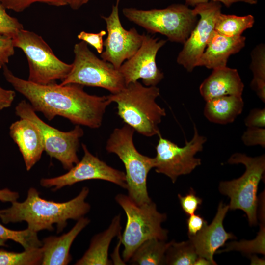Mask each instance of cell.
I'll list each match as a JSON object with an SVG mask.
<instances>
[{
	"label": "cell",
	"mask_w": 265,
	"mask_h": 265,
	"mask_svg": "<svg viewBox=\"0 0 265 265\" xmlns=\"http://www.w3.org/2000/svg\"><path fill=\"white\" fill-rule=\"evenodd\" d=\"M35 2H42L58 7L68 5L67 0H0V3L6 9L17 12L24 11Z\"/></svg>",
	"instance_id": "obj_31"
},
{
	"label": "cell",
	"mask_w": 265,
	"mask_h": 265,
	"mask_svg": "<svg viewBox=\"0 0 265 265\" xmlns=\"http://www.w3.org/2000/svg\"><path fill=\"white\" fill-rule=\"evenodd\" d=\"M13 39L0 34V69L8 63L15 53Z\"/></svg>",
	"instance_id": "obj_35"
},
{
	"label": "cell",
	"mask_w": 265,
	"mask_h": 265,
	"mask_svg": "<svg viewBox=\"0 0 265 265\" xmlns=\"http://www.w3.org/2000/svg\"><path fill=\"white\" fill-rule=\"evenodd\" d=\"M166 42V40L143 34L139 48L118 69L126 85L141 79L146 86H156L162 80L164 75L157 66L156 57Z\"/></svg>",
	"instance_id": "obj_15"
},
{
	"label": "cell",
	"mask_w": 265,
	"mask_h": 265,
	"mask_svg": "<svg viewBox=\"0 0 265 265\" xmlns=\"http://www.w3.org/2000/svg\"><path fill=\"white\" fill-rule=\"evenodd\" d=\"M244 123L247 127L265 128V108L252 109L245 119Z\"/></svg>",
	"instance_id": "obj_36"
},
{
	"label": "cell",
	"mask_w": 265,
	"mask_h": 265,
	"mask_svg": "<svg viewBox=\"0 0 265 265\" xmlns=\"http://www.w3.org/2000/svg\"><path fill=\"white\" fill-rule=\"evenodd\" d=\"M245 37L241 35L228 37L214 30L201 55L197 66L215 69L226 66L229 56L238 53L245 43Z\"/></svg>",
	"instance_id": "obj_18"
},
{
	"label": "cell",
	"mask_w": 265,
	"mask_h": 265,
	"mask_svg": "<svg viewBox=\"0 0 265 265\" xmlns=\"http://www.w3.org/2000/svg\"><path fill=\"white\" fill-rule=\"evenodd\" d=\"M121 215H116L109 227L93 238L87 250L75 264L76 265H110L108 249L113 238L121 234Z\"/></svg>",
	"instance_id": "obj_21"
},
{
	"label": "cell",
	"mask_w": 265,
	"mask_h": 265,
	"mask_svg": "<svg viewBox=\"0 0 265 265\" xmlns=\"http://www.w3.org/2000/svg\"><path fill=\"white\" fill-rule=\"evenodd\" d=\"M251 69L253 79L251 87L262 102H265V45H258L252 54Z\"/></svg>",
	"instance_id": "obj_26"
},
{
	"label": "cell",
	"mask_w": 265,
	"mask_h": 265,
	"mask_svg": "<svg viewBox=\"0 0 265 265\" xmlns=\"http://www.w3.org/2000/svg\"><path fill=\"white\" fill-rule=\"evenodd\" d=\"M254 18L251 15L238 16L220 13L216 20L214 30L228 37L240 36L242 32L252 27Z\"/></svg>",
	"instance_id": "obj_24"
},
{
	"label": "cell",
	"mask_w": 265,
	"mask_h": 265,
	"mask_svg": "<svg viewBox=\"0 0 265 265\" xmlns=\"http://www.w3.org/2000/svg\"><path fill=\"white\" fill-rule=\"evenodd\" d=\"M2 68L6 81L49 121L59 116L76 125L97 129L111 103L107 96L90 95L79 84H38L16 76L6 65Z\"/></svg>",
	"instance_id": "obj_1"
},
{
	"label": "cell",
	"mask_w": 265,
	"mask_h": 265,
	"mask_svg": "<svg viewBox=\"0 0 265 265\" xmlns=\"http://www.w3.org/2000/svg\"><path fill=\"white\" fill-rule=\"evenodd\" d=\"M14 46L26 55L29 67L28 80L40 85L64 80L71 71L72 64L60 60L42 37L22 29L12 38Z\"/></svg>",
	"instance_id": "obj_8"
},
{
	"label": "cell",
	"mask_w": 265,
	"mask_h": 265,
	"mask_svg": "<svg viewBox=\"0 0 265 265\" xmlns=\"http://www.w3.org/2000/svg\"><path fill=\"white\" fill-rule=\"evenodd\" d=\"M194 265H212V264L207 259L198 256L196 260Z\"/></svg>",
	"instance_id": "obj_43"
},
{
	"label": "cell",
	"mask_w": 265,
	"mask_h": 265,
	"mask_svg": "<svg viewBox=\"0 0 265 265\" xmlns=\"http://www.w3.org/2000/svg\"><path fill=\"white\" fill-rule=\"evenodd\" d=\"M178 197L182 210L188 215L194 214L202 203V199L196 195L192 188L186 195L179 194Z\"/></svg>",
	"instance_id": "obj_32"
},
{
	"label": "cell",
	"mask_w": 265,
	"mask_h": 265,
	"mask_svg": "<svg viewBox=\"0 0 265 265\" xmlns=\"http://www.w3.org/2000/svg\"><path fill=\"white\" fill-rule=\"evenodd\" d=\"M241 96L226 95L206 101L204 115L210 122L222 125L232 123L244 107Z\"/></svg>",
	"instance_id": "obj_22"
},
{
	"label": "cell",
	"mask_w": 265,
	"mask_h": 265,
	"mask_svg": "<svg viewBox=\"0 0 265 265\" xmlns=\"http://www.w3.org/2000/svg\"><path fill=\"white\" fill-rule=\"evenodd\" d=\"M84 155L80 161L74 165L66 173L53 178H43L40 185L57 190L67 186L89 180H102L127 188L125 173L114 169L92 155L84 144H82Z\"/></svg>",
	"instance_id": "obj_12"
},
{
	"label": "cell",
	"mask_w": 265,
	"mask_h": 265,
	"mask_svg": "<svg viewBox=\"0 0 265 265\" xmlns=\"http://www.w3.org/2000/svg\"><path fill=\"white\" fill-rule=\"evenodd\" d=\"M89 192V188L84 187L73 199L59 203L43 199L35 188H30L24 201L12 202L9 208L0 210V218L4 224L26 221L27 228L37 233L52 231L55 224L59 233L68 220H78L89 212L90 206L85 202Z\"/></svg>",
	"instance_id": "obj_2"
},
{
	"label": "cell",
	"mask_w": 265,
	"mask_h": 265,
	"mask_svg": "<svg viewBox=\"0 0 265 265\" xmlns=\"http://www.w3.org/2000/svg\"><path fill=\"white\" fill-rule=\"evenodd\" d=\"M210 1L219 2L227 7H230L233 3L239 2H245L250 4H255L257 3V0H185L186 6H191L194 7L200 4Z\"/></svg>",
	"instance_id": "obj_38"
},
{
	"label": "cell",
	"mask_w": 265,
	"mask_h": 265,
	"mask_svg": "<svg viewBox=\"0 0 265 265\" xmlns=\"http://www.w3.org/2000/svg\"><path fill=\"white\" fill-rule=\"evenodd\" d=\"M228 163L242 164L245 167V171L238 179L221 181L219 185V192L230 198L229 210L243 211L249 224L256 226L258 223L259 201L257 191L265 171V155L251 157L236 153L229 158Z\"/></svg>",
	"instance_id": "obj_6"
},
{
	"label": "cell",
	"mask_w": 265,
	"mask_h": 265,
	"mask_svg": "<svg viewBox=\"0 0 265 265\" xmlns=\"http://www.w3.org/2000/svg\"><path fill=\"white\" fill-rule=\"evenodd\" d=\"M198 257L189 239L180 242L172 240L165 253V265H194Z\"/></svg>",
	"instance_id": "obj_25"
},
{
	"label": "cell",
	"mask_w": 265,
	"mask_h": 265,
	"mask_svg": "<svg viewBox=\"0 0 265 265\" xmlns=\"http://www.w3.org/2000/svg\"><path fill=\"white\" fill-rule=\"evenodd\" d=\"M169 242L150 238L141 243L134 251L129 261L139 265H165V256Z\"/></svg>",
	"instance_id": "obj_23"
},
{
	"label": "cell",
	"mask_w": 265,
	"mask_h": 265,
	"mask_svg": "<svg viewBox=\"0 0 265 265\" xmlns=\"http://www.w3.org/2000/svg\"><path fill=\"white\" fill-rule=\"evenodd\" d=\"M229 210V205L220 202L211 223L195 235L188 236L198 256L207 259L212 265H217L213 256L218 249L224 246L228 240L237 238L232 233L227 232L223 226L224 219Z\"/></svg>",
	"instance_id": "obj_16"
},
{
	"label": "cell",
	"mask_w": 265,
	"mask_h": 265,
	"mask_svg": "<svg viewBox=\"0 0 265 265\" xmlns=\"http://www.w3.org/2000/svg\"><path fill=\"white\" fill-rule=\"evenodd\" d=\"M115 200L127 217L125 230L122 236H119L124 246V261H129L135 249L147 239L167 240L168 231L161 226L167 215L159 212L152 201L138 205L129 196L123 194H117Z\"/></svg>",
	"instance_id": "obj_4"
},
{
	"label": "cell",
	"mask_w": 265,
	"mask_h": 265,
	"mask_svg": "<svg viewBox=\"0 0 265 265\" xmlns=\"http://www.w3.org/2000/svg\"><path fill=\"white\" fill-rule=\"evenodd\" d=\"M135 130L125 124L115 129L106 143L108 153L117 155L126 170L128 196L138 205L151 202L147 187V178L154 167V158L140 153L135 148L133 136Z\"/></svg>",
	"instance_id": "obj_5"
},
{
	"label": "cell",
	"mask_w": 265,
	"mask_h": 265,
	"mask_svg": "<svg viewBox=\"0 0 265 265\" xmlns=\"http://www.w3.org/2000/svg\"><path fill=\"white\" fill-rule=\"evenodd\" d=\"M188 236H193L202 230L207 225V221L199 214L189 215L186 220Z\"/></svg>",
	"instance_id": "obj_37"
},
{
	"label": "cell",
	"mask_w": 265,
	"mask_h": 265,
	"mask_svg": "<svg viewBox=\"0 0 265 265\" xmlns=\"http://www.w3.org/2000/svg\"><path fill=\"white\" fill-rule=\"evenodd\" d=\"M91 0H67L68 5L73 10H78Z\"/></svg>",
	"instance_id": "obj_41"
},
{
	"label": "cell",
	"mask_w": 265,
	"mask_h": 265,
	"mask_svg": "<svg viewBox=\"0 0 265 265\" xmlns=\"http://www.w3.org/2000/svg\"><path fill=\"white\" fill-rule=\"evenodd\" d=\"M9 135L19 148L26 170H30L40 160L44 151L40 130L31 121L20 118L10 125Z\"/></svg>",
	"instance_id": "obj_17"
},
{
	"label": "cell",
	"mask_w": 265,
	"mask_h": 265,
	"mask_svg": "<svg viewBox=\"0 0 265 265\" xmlns=\"http://www.w3.org/2000/svg\"><path fill=\"white\" fill-rule=\"evenodd\" d=\"M241 138L246 146L260 145L263 148L265 147V128L247 127Z\"/></svg>",
	"instance_id": "obj_33"
},
{
	"label": "cell",
	"mask_w": 265,
	"mask_h": 265,
	"mask_svg": "<svg viewBox=\"0 0 265 265\" xmlns=\"http://www.w3.org/2000/svg\"><path fill=\"white\" fill-rule=\"evenodd\" d=\"M5 240L0 239V246H5Z\"/></svg>",
	"instance_id": "obj_44"
},
{
	"label": "cell",
	"mask_w": 265,
	"mask_h": 265,
	"mask_svg": "<svg viewBox=\"0 0 265 265\" xmlns=\"http://www.w3.org/2000/svg\"><path fill=\"white\" fill-rule=\"evenodd\" d=\"M194 130L192 138L189 141H186L183 147L163 138L160 134L159 135L154 168L157 173L169 177L173 183L180 176L190 173L201 164V159L195 158V155L202 151L207 138L199 134L195 125Z\"/></svg>",
	"instance_id": "obj_11"
},
{
	"label": "cell",
	"mask_w": 265,
	"mask_h": 265,
	"mask_svg": "<svg viewBox=\"0 0 265 265\" xmlns=\"http://www.w3.org/2000/svg\"><path fill=\"white\" fill-rule=\"evenodd\" d=\"M119 2L120 0H116L108 16H101L106 22L107 36L104 41L105 51L100 56L117 69L136 52L143 37L134 27L126 30L123 27L119 16Z\"/></svg>",
	"instance_id": "obj_13"
},
{
	"label": "cell",
	"mask_w": 265,
	"mask_h": 265,
	"mask_svg": "<svg viewBox=\"0 0 265 265\" xmlns=\"http://www.w3.org/2000/svg\"><path fill=\"white\" fill-rule=\"evenodd\" d=\"M90 220L82 217L74 227L61 236H50L42 242V265H66L72 260L70 249L79 234L89 223Z\"/></svg>",
	"instance_id": "obj_19"
},
{
	"label": "cell",
	"mask_w": 265,
	"mask_h": 265,
	"mask_svg": "<svg viewBox=\"0 0 265 265\" xmlns=\"http://www.w3.org/2000/svg\"><path fill=\"white\" fill-rule=\"evenodd\" d=\"M220 2L210 1L193 9L200 17L177 58V62L188 72L197 66L199 60L214 30L217 17L221 13Z\"/></svg>",
	"instance_id": "obj_14"
},
{
	"label": "cell",
	"mask_w": 265,
	"mask_h": 265,
	"mask_svg": "<svg viewBox=\"0 0 265 265\" xmlns=\"http://www.w3.org/2000/svg\"><path fill=\"white\" fill-rule=\"evenodd\" d=\"M260 230L256 238L251 240H242L232 241L225 244V248L217 250V253L231 251H239L250 255L252 253H260L265 255V219H260Z\"/></svg>",
	"instance_id": "obj_27"
},
{
	"label": "cell",
	"mask_w": 265,
	"mask_h": 265,
	"mask_svg": "<svg viewBox=\"0 0 265 265\" xmlns=\"http://www.w3.org/2000/svg\"><path fill=\"white\" fill-rule=\"evenodd\" d=\"M251 260L250 265H265V259L262 258H259L256 255H249Z\"/></svg>",
	"instance_id": "obj_42"
},
{
	"label": "cell",
	"mask_w": 265,
	"mask_h": 265,
	"mask_svg": "<svg viewBox=\"0 0 265 265\" xmlns=\"http://www.w3.org/2000/svg\"><path fill=\"white\" fill-rule=\"evenodd\" d=\"M75 58L72 67L60 84L73 83L82 86L98 87L111 94L119 92L126 84L118 69L108 62L99 58L81 41L74 47Z\"/></svg>",
	"instance_id": "obj_9"
},
{
	"label": "cell",
	"mask_w": 265,
	"mask_h": 265,
	"mask_svg": "<svg viewBox=\"0 0 265 265\" xmlns=\"http://www.w3.org/2000/svg\"><path fill=\"white\" fill-rule=\"evenodd\" d=\"M43 256L41 247L22 252L0 249V265H35L41 264Z\"/></svg>",
	"instance_id": "obj_28"
},
{
	"label": "cell",
	"mask_w": 265,
	"mask_h": 265,
	"mask_svg": "<svg viewBox=\"0 0 265 265\" xmlns=\"http://www.w3.org/2000/svg\"><path fill=\"white\" fill-rule=\"evenodd\" d=\"M16 96L15 92L0 86V110L11 106Z\"/></svg>",
	"instance_id": "obj_39"
},
{
	"label": "cell",
	"mask_w": 265,
	"mask_h": 265,
	"mask_svg": "<svg viewBox=\"0 0 265 265\" xmlns=\"http://www.w3.org/2000/svg\"><path fill=\"white\" fill-rule=\"evenodd\" d=\"M0 239L12 240L19 243L25 250L39 248L42 242L39 240L37 233L27 228L15 231L9 229L0 223Z\"/></svg>",
	"instance_id": "obj_29"
},
{
	"label": "cell",
	"mask_w": 265,
	"mask_h": 265,
	"mask_svg": "<svg viewBox=\"0 0 265 265\" xmlns=\"http://www.w3.org/2000/svg\"><path fill=\"white\" fill-rule=\"evenodd\" d=\"M19 193L12 191L8 188L0 190V201L2 202H10L11 203L18 199Z\"/></svg>",
	"instance_id": "obj_40"
},
{
	"label": "cell",
	"mask_w": 265,
	"mask_h": 265,
	"mask_svg": "<svg viewBox=\"0 0 265 265\" xmlns=\"http://www.w3.org/2000/svg\"><path fill=\"white\" fill-rule=\"evenodd\" d=\"M244 84L237 69L227 66L213 70L201 84L200 94L207 101L226 95L241 96Z\"/></svg>",
	"instance_id": "obj_20"
},
{
	"label": "cell",
	"mask_w": 265,
	"mask_h": 265,
	"mask_svg": "<svg viewBox=\"0 0 265 265\" xmlns=\"http://www.w3.org/2000/svg\"><path fill=\"white\" fill-rule=\"evenodd\" d=\"M159 95L156 86H144L136 81L107 97L111 103H116L118 115L126 124L151 137L160 134L159 125L166 115L165 110L156 102Z\"/></svg>",
	"instance_id": "obj_3"
},
{
	"label": "cell",
	"mask_w": 265,
	"mask_h": 265,
	"mask_svg": "<svg viewBox=\"0 0 265 265\" xmlns=\"http://www.w3.org/2000/svg\"><path fill=\"white\" fill-rule=\"evenodd\" d=\"M106 34L105 30H101L98 33H89L85 31L80 32L78 35L79 40L85 42L93 47L98 53L101 54L103 51V37Z\"/></svg>",
	"instance_id": "obj_34"
},
{
	"label": "cell",
	"mask_w": 265,
	"mask_h": 265,
	"mask_svg": "<svg viewBox=\"0 0 265 265\" xmlns=\"http://www.w3.org/2000/svg\"><path fill=\"white\" fill-rule=\"evenodd\" d=\"M22 29L23 25L17 19L8 15L0 3V34L13 38Z\"/></svg>",
	"instance_id": "obj_30"
},
{
	"label": "cell",
	"mask_w": 265,
	"mask_h": 265,
	"mask_svg": "<svg viewBox=\"0 0 265 265\" xmlns=\"http://www.w3.org/2000/svg\"><path fill=\"white\" fill-rule=\"evenodd\" d=\"M123 15L151 33L165 35L172 42L184 43L196 25L198 15L186 4H174L164 9L124 8Z\"/></svg>",
	"instance_id": "obj_7"
},
{
	"label": "cell",
	"mask_w": 265,
	"mask_h": 265,
	"mask_svg": "<svg viewBox=\"0 0 265 265\" xmlns=\"http://www.w3.org/2000/svg\"><path fill=\"white\" fill-rule=\"evenodd\" d=\"M15 113L20 118L28 119L37 126L42 136L44 151L51 158L59 161L65 169L69 170L79 161L77 151L80 139L84 134L80 125H76L68 132L60 131L41 119L25 100L16 106Z\"/></svg>",
	"instance_id": "obj_10"
}]
</instances>
